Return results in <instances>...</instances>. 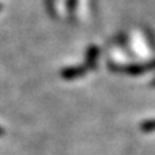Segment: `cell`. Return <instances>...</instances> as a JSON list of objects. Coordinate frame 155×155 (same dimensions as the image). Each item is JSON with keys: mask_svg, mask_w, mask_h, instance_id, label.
Returning <instances> with one entry per match:
<instances>
[{"mask_svg": "<svg viewBox=\"0 0 155 155\" xmlns=\"http://www.w3.org/2000/svg\"><path fill=\"white\" fill-rule=\"evenodd\" d=\"M76 3H78V0H68V10H70V12H74V11H75Z\"/></svg>", "mask_w": 155, "mask_h": 155, "instance_id": "1", "label": "cell"}, {"mask_svg": "<svg viewBox=\"0 0 155 155\" xmlns=\"http://www.w3.org/2000/svg\"><path fill=\"white\" fill-rule=\"evenodd\" d=\"M0 10H2V4H0Z\"/></svg>", "mask_w": 155, "mask_h": 155, "instance_id": "2", "label": "cell"}]
</instances>
